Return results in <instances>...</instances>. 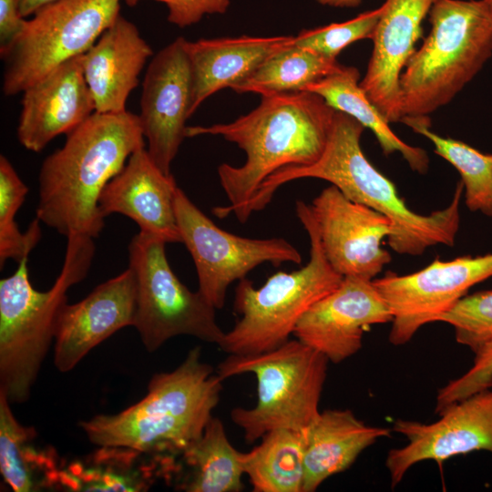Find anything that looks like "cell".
<instances>
[{
  "label": "cell",
  "instance_id": "cell-30",
  "mask_svg": "<svg viewBox=\"0 0 492 492\" xmlns=\"http://www.w3.org/2000/svg\"><path fill=\"white\" fill-rule=\"evenodd\" d=\"M402 122L430 140L435 153L459 172L468 210L492 217V154L436 134L430 129L429 117L405 118Z\"/></svg>",
  "mask_w": 492,
  "mask_h": 492
},
{
  "label": "cell",
  "instance_id": "cell-33",
  "mask_svg": "<svg viewBox=\"0 0 492 492\" xmlns=\"http://www.w3.org/2000/svg\"><path fill=\"white\" fill-rule=\"evenodd\" d=\"M436 322L453 326L456 342L476 353L492 342V290L465 295Z\"/></svg>",
  "mask_w": 492,
  "mask_h": 492
},
{
  "label": "cell",
  "instance_id": "cell-24",
  "mask_svg": "<svg viewBox=\"0 0 492 492\" xmlns=\"http://www.w3.org/2000/svg\"><path fill=\"white\" fill-rule=\"evenodd\" d=\"M81 459L64 465L58 488L74 492L147 491L157 477H164L162 456L122 446H98Z\"/></svg>",
  "mask_w": 492,
  "mask_h": 492
},
{
  "label": "cell",
  "instance_id": "cell-34",
  "mask_svg": "<svg viewBox=\"0 0 492 492\" xmlns=\"http://www.w3.org/2000/svg\"><path fill=\"white\" fill-rule=\"evenodd\" d=\"M474 354L472 367L438 390L436 413L441 415L454 404L492 386V342Z\"/></svg>",
  "mask_w": 492,
  "mask_h": 492
},
{
  "label": "cell",
  "instance_id": "cell-19",
  "mask_svg": "<svg viewBox=\"0 0 492 492\" xmlns=\"http://www.w3.org/2000/svg\"><path fill=\"white\" fill-rule=\"evenodd\" d=\"M435 0H385L373 52L360 86L389 122L401 121L399 80L423 34Z\"/></svg>",
  "mask_w": 492,
  "mask_h": 492
},
{
  "label": "cell",
  "instance_id": "cell-37",
  "mask_svg": "<svg viewBox=\"0 0 492 492\" xmlns=\"http://www.w3.org/2000/svg\"><path fill=\"white\" fill-rule=\"evenodd\" d=\"M56 0H18L21 15L26 18Z\"/></svg>",
  "mask_w": 492,
  "mask_h": 492
},
{
  "label": "cell",
  "instance_id": "cell-32",
  "mask_svg": "<svg viewBox=\"0 0 492 492\" xmlns=\"http://www.w3.org/2000/svg\"><path fill=\"white\" fill-rule=\"evenodd\" d=\"M382 12L381 5L342 23L303 29L294 36L293 44L327 58L336 59L337 56L351 44L373 38Z\"/></svg>",
  "mask_w": 492,
  "mask_h": 492
},
{
  "label": "cell",
  "instance_id": "cell-26",
  "mask_svg": "<svg viewBox=\"0 0 492 492\" xmlns=\"http://www.w3.org/2000/svg\"><path fill=\"white\" fill-rule=\"evenodd\" d=\"M11 403L0 392V471L15 492L58 488L62 463L53 446L36 443L33 426H25L15 417Z\"/></svg>",
  "mask_w": 492,
  "mask_h": 492
},
{
  "label": "cell",
  "instance_id": "cell-12",
  "mask_svg": "<svg viewBox=\"0 0 492 492\" xmlns=\"http://www.w3.org/2000/svg\"><path fill=\"white\" fill-rule=\"evenodd\" d=\"M491 277L492 252L450 261L436 258L415 272H387L374 279L392 313L389 342L394 345L408 343L422 326L449 311L471 287Z\"/></svg>",
  "mask_w": 492,
  "mask_h": 492
},
{
  "label": "cell",
  "instance_id": "cell-16",
  "mask_svg": "<svg viewBox=\"0 0 492 492\" xmlns=\"http://www.w3.org/2000/svg\"><path fill=\"white\" fill-rule=\"evenodd\" d=\"M391 321L390 308L373 280L348 276L302 315L293 335L339 364L361 349L367 328Z\"/></svg>",
  "mask_w": 492,
  "mask_h": 492
},
{
  "label": "cell",
  "instance_id": "cell-10",
  "mask_svg": "<svg viewBox=\"0 0 492 492\" xmlns=\"http://www.w3.org/2000/svg\"><path fill=\"white\" fill-rule=\"evenodd\" d=\"M121 0H56L26 19L5 49L3 93L14 96L86 53L120 15Z\"/></svg>",
  "mask_w": 492,
  "mask_h": 492
},
{
  "label": "cell",
  "instance_id": "cell-9",
  "mask_svg": "<svg viewBox=\"0 0 492 492\" xmlns=\"http://www.w3.org/2000/svg\"><path fill=\"white\" fill-rule=\"evenodd\" d=\"M166 243L139 231L128 246V267L137 285L132 326L149 353L179 335L219 346L225 332L217 323L216 309L199 291H190L179 280L169 264Z\"/></svg>",
  "mask_w": 492,
  "mask_h": 492
},
{
  "label": "cell",
  "instance_id": "cell-29",
  "mask_svg": "<svg viewBox=\"0 0 492 492\" xmlns=\"http://www.w3.org/2000/svg\"><path fill=\"white\" fill-rule=\"evenodd\" d=\"M342 66L336 59L292 44L270 56L249 77L231 89L261 97L301 92Z\"/></svg>",
  "mask_w": 492,
  "mask_h": 492
},
{
  "label": "cell",
  "instance_id": "cell-27",
  "mask_svg": "<svg viewBox=\"0 0 492 492\" xmlns=\"http://www.w3.org/2000/svg\"><path fill=\"white\" fill-rule=\"evenodd\" d=\"M359 78L356 67L342 66L337 71L308 85L303 91L319 95L334 110L349 115L369 128L385 155L398 152L414 171L425 173L429 167L426 152L396 136L361 87Z\"/></svg>",
  "mask_w": 492,
  "mask_h": 492
},
{
  "label": "cell",
  "instance_id": "cell-20",
  "mask_svg": "<svg viewBox=\"0 0 492 492\" xmlns=\"http://www.w3.org/2000/svg\"><path fill=\"white\" fill-rule=\"evenodd\" d=\"M177 187L172 174L164 173L142 147L105 186L99 210L105 218L112 213L125 215L138 224L139 231L167 243L181 242L174 209Z\"/></svg>",
  "mask_w": 492,
  "mask_h": 492
},
{
  "label": "cell",
  "instance_id": "cell-23",
  "mask_svg": "<svg viewBox=\"0 0 492 492\" xmlns=\"http://www.w3.org/2000/svg\"><path fill=\"white\" fill-rule=\"evenodd\" d=\"M302 492L315 491L327 478L349 468L359 455L391 429L367 425L349 409H327L303 430Z\"/></svg>",
  "mask_w": 492,
  "mask_h": 492
},
{
  "label": "cell",
  "instance_id": "cell-4",
  "mask_svg": "<svg viewBox=\"0 0 492 492\" xmlns=\"http://www.w3.org/2000/svg\"><path fill=\"white\" fill-rule=\"evenodd\" d=\"M222 382L196 346L176 369L155 374L140 401L118 414L95 415L79 426L98 446L175 456L202 435L219 404Z\"/></svg>",
  "mask_w": 492,
  "mask_h": 492
},
{
  "label": "cell",
  "instance_id": "cell-28",
  "mask_svg": "<svg viewBox=\"0 0 492 492\" xmlns=\"http://www.w3.org/2000/svg\"><path fill=\"white\" fill-rule=\"evenodd\" d=\"M303 460V430L276 429L243 452L244 475L254 492H302Z\"/></svg>",
  "mask_w": 492,
  "mask_h": 492
},
{
  "label": "cell",
  "instance_id": "cell-25",
  "mask_svg": "<svg viewBox=\"0 0 492 492\" xmlns=\"http://www.w3.org/2000/svg\"><path fill=\"white\" fill-rule=\"evenodd\" d=\"M173 457L169 479L186 492H240L243 488V452L230 442L223 423L212 416L202 435Z\"/></svg>",
  "mask_w": 492,
  "mask_h": 492
},
{
  "label": "cell",
  "instance_id": "cell-1",
  "mask_svg": "<svg viewBox=\"0 0 492 492\" xmlns=\"http://www.w3.org/2000/svg\"><path fill=\"white\" fill-rule=\"evenodd\" d=\"M336 110L319 95L301 91L261 97L251 112L230 123L187 127L186 138L220 136L246 155L241 166L222 163L218 176L228 204L212 209L220 219L241 222L249 201L277 171L307 166L322 155Z\"/></svg>",
  "mask_w": 492,
  "mask_h": 492
},
{
  "label": "cell",
  "instance_id": "cell-36",
  "mask_svg": "<svg viewBox=\"0 0 492 492\" xmlns=\"http://www.w3.org/2000/svg\"><path fill=\"white\" fill-rule=\"evenodd\" d=\"M26 19L18 0H0V50L7 47L23 31Z\"/></svg>",
  "mask_w": 492,
  "mask_h": 492
},
{
  "label": "cell",
  "instance_id": "cell-38",
  "mask_svg": "<svg viewBox=\"0 0 492 492\" xmlns=\"http://www.w3.org/2000/svg\"><path fill=\"white\" fill-rule=\"evenodd\" d=\"M322 5L333 7H356L360 5L362 0H315Z\"/></svg>",
  "mask_w": 492,
  "mask_h": 492
},
{
  "label": "cell",
  "instance_id": "cell-15",
  "mask_svg": "<svg viewBox=\"0 0 492 492\" xmlns=\"http://www.w3.org/2000/svg\"><path fill=\"white\" fill-rule=\"evenodd\" d=\"M187 39L178 37L151 59L144 76L138 115L148 152L166 174L186 138L191 71Z\"/></svg>",
  "mask_w": 492,
  "mask_h": 492
},
{
  "label": "cell",
  "instance_id": "cell-6",
  "mask_svg": "<svg viewBox=\"0 0 492 492\" xmlns=\"http://www.w3.org/2000/svg\"><path fill=\"white\" fill-rule=\"evenodd\" d=\"M431 30L399 80L401 122L448 104L492 56V14L485 0H435Z\"/></svg>",
  "mask_w": 492,
  "mask_h": 492
},
{
  "label": "cell",
  "instance_id": "cell-2",
  "mask_svg": "<svg viewBox=\"0 0 492 492\" xmlns=\"http://www.w3.org/2000/svg\"><path fill=\"white\" fill-rule=\"evenodd\" d=\"M364 127L349 115L335 111L325 148L320 158L307 166L284 168L270 176L259 188L252 202L265 208L283 184L305 178L326 180L348 199L388 218L392 232L389 246L398 254L417 256L426 249L452 247L460 225V180L450 203L428 215L413 211L397 193L395 184L367 159L361 137Z\"/></svg>",
  "mask_w": 492,
  "mask_h": 492
},
{
  "label": "cell",
  "instance_id": "cell-18",
  "mask_svg": "<svg viewBox=\"0 0 492 492\" xmlns=\"http://www.w3.org/2000/svg\"><path fill=\"white\" fill-rule=\"evenodd\" d=\"M82 56L62 63L23 92L16 135L25 149L42 151L53 138L68 134L96 112Z\"/></svg>",
  "mask_w": 492,
  "mask_h": 492
},
{
  "label": "cell",
  "instance_id": "cell-35",
  "mask_svg": "<svg viewBox=\"0 0 492 492\" xmlns=\"http://www.w3.org/2000/svg\"><path fill=\"white\" fill-rule=\"evenodd\" d=\"M133 5L139 0H125ZM164 3L169 10L168 20L179 27H186L201 20L206 15L224 14L230 0H155Z\"/></svg>",
  "mask_w": 492,
  "mask_h": 492
},
{
  "label": "cell",
  "instance_id": "cell-17",
  "mask_svg": "<svg viewBox=\"0 0 492 492\" xmlns=\"http://www.w3.org/2000/svg\"><path fill=\"white\" fill-rule=\"evenodd\" d=\"M136 297L135 276L128 267L78 302H66L55 325L56 368L61 373L71 371L94 347L118 330L132 326Z\"/></svg>",
  "mask_w": 492,
  "mask_h": 492
},
{
  "label": "cell",
  "instance_id": "cell-11",
  "mask_svg": "<svg viewBox=\"0 0 492 492\" xmlns=\"http://www.w3.org/2000/svg\"><path fill=\"white\" fill-rule=\"evenodd\" d=\"M174 209L181 242L196 267L198 291L216 310L224 306L229 286L260 264L302 263L300 251L284 238L252 239L220 229L179 187Z\"/></svg>",
  "mask_w": 492,
  "mask_h": 492
},
{
  "label": "cell",
  "instance_id": "cell-13",
  "mask_svg": "<svg viewBox=\"0 0 492 492\" xmlns=\"http://www.w3.org/2000/svg\"><path fill=\"white\" fill-rule=\"evenodd\" d=\"M310 208L325 257L341 276L374 280L391 261L382 247L392 232L384 215L348 199L333 185L323 190Z\"/></svg>",
  "mask_w": 492,
  "mask_h": 492
},
{
  "label": "cell",
  "instance_id": "cell-7",
  "mask_svg": "<svg viewBox=\"0 0 492 492\" xmlns=\"http://www.w3.org/2000/svg\"><path fill=\"white\" fill-rule=\"evenodd\" d=\"M295 212L309 236V261L297 271L272 274L260 288L246 278L239 281L234 309L241 317L219 345L229 354H256L282 345L302 315L343 278L325 257L310 205L297 200Z\"/></svg>",
  "mask_w": 492,
  "mask_h": 492
},
{
  "label": "cell",
  "instance_id": "cell-39",
  "mask_svg": "<svg viewBox=\"0 0 492 492\" xmlns=\"http://www.w3.org/2000/svg\"><path fill=\"white\" fill-rule=\"evenodd\" d=\"M486 4L487 5L491 14H492V0H485Z\"/></svg>",
  "mask_w": 492,
  "mask_h": 492
},
{
  "label": "cell",
  "instance_id": "cell-21",
  "mask_svg": "<svg viewBox=\"0 0 492 492\" xmlns=\"http://www.w3.org/2000/svg\"><path fill=\"white\" fill-rule=\"evenodd\" d=\"M153 51L136 25L119 15L82 56L96 112L121 113Z\"/></svg>",
  "mask_w": 492,
  "mask_h": 492
},
{
  "label": "cell",
  "instance_id": "cell-22",
  "mask_svg": "<svg viewBox=\"0 0 492 492\" xmlns=\"http://www.w3.org/2000/svg\"><path fill=\"white\" fill-rule=\"evenodd\" d=\"M293 40L292 36L187 40L192 81L190 116L209 97L244 81L266 58Z\"/></svg>",
  "mask_w": 492,
  "mask_h": 492
},
{
  "label": "cell",
  "instance_id": "cell-5",
  "mask_svg": "<svg viewBox=\"0 0 492 492\" xmlns=\"http://www.w3.org/2000/svg\"><path fill=\"white\" fill-rule=\"evenodd\" d=\"M95 253L94 239L67 237L64 263L52 287L36 290L27 260L0 281V392L11 404L28 400L55 335L57 314L67 292L87 274Z\"/></svg>",
  "mask_w": 492,
  "mask_h": 492
},
{
  "label": "cell",
  "instance_id": "cell-31",
  "mask_svg": "<svg viewBox=\"0 0 492 492\" xmlns=\"http://www.w3.org/2000/svg\"><path fill=\"white\" fill-rule=\"evenodd\" d=\"M28 187L20 179L13 165L0 156V267L12 259L17 262L28 258L41 240L38 219H35L26 232H21L15 220L24 203Z\"/></svg>",
  "mask_w": 492,
  "mask_h": 492
},
{
  "label": "cell",
  "instance_id": "cell-3",
  "mask_svg": "<svg viewBox=\"0 0 492 492\" xmlns=\"http://www.w3.org/2000/svg\"><path fill=\"white\" fill-rule=\"evenodd\" d=\"M145 140L138 115L93 113L42 162L36 219L67 238H97L106 219L101 192Z\"/></svg>",
  "mask_w": 492,
  "mask_h": 492
},
{
  "label": "cell",
  "instance_id": "cell-14",
  "mask_svg": "<svg viewBox=\"0 0 492 492\" xmlns=\"http://www.w3.org/2000/svg\"><path fill=\"white\" fill-rule=\"evenodd\" d=\"M393 431L404 436L408 443L391 449L386 456L392 487L418 462L434 460L441 465L450 457L474 451L492 454V390L454 404L434 423L398 419Z\"/></svg>",
  "mask_w": 492,
  "mask_h": 492
},
{
  "label": "cell",
  "instance_id": "cell-8",
  "mask_svg": "<svg viewBox=\"0 0 492 492\" xmlns=\"http://www.w3.org/2000/svg\"><path fill=\"white\" fill-rule=\"evenodd\" d=\"M329 360L298 339L261 354H229L216 373L225 379L251 373L257 381V403L235 407L232 422L249 443L276 429L302 431L318 416Z\"/></svg>",
  "mask_w": 492,
  "mask_h": 492
}]
</instances>
